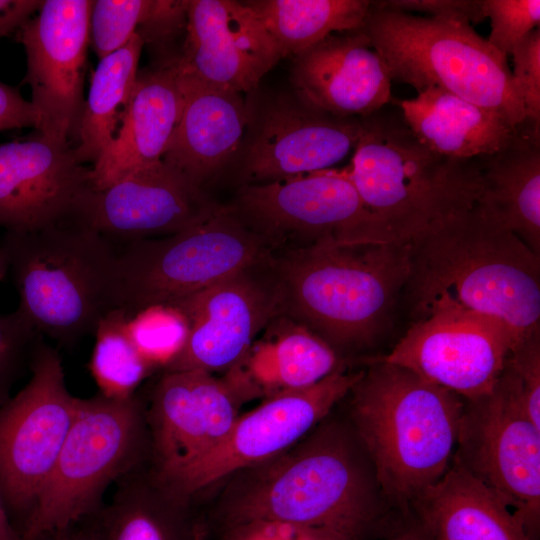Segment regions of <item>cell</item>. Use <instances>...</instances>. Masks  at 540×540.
<instances>
[{
	"instance_id": "obj_1",
	"label": "cell",
	"mask_w": 540,
	"mask_h": 540,
	"mask_svg": "<svg viewBox=\"0 0 540 540\" xmlns=\"http://www.w3.org/2000/svg\"><path fill=\"white\" fill-rule=\"evenodd\" d=\"M414 321L439 312L540 333V255L473 205L436 219L410 241L404 288Z\"/></svg>"
},
{
	"instance_id": "obj_2",
	"label": "cell",
	"mask_w": 540,
	"mask_h": 540,
	"mask_svg": "<svg viewBox=\"0 0 540 540\" xmlns=\"http://www.w3.org/2000/svg\"><path fill=\"white\" fill-rule=\"evenodd\" d=\"M238 495L207 523L270 519L321 529L342 540H379L391 521L371 461L355 432L324 424L258 466Z\"/></svg>"
},
{
	"instance_id": "obj_3",
	"label": "cell",
	"mask_w": 540,
	"mask_h": 540,
	"mask_svg": "<svg viewBox=\"0 0 540 540\" xmlns=\"http://www.w3.org/2000/svg\"><path fill=\"white\" fill-rule=\"evenodd\" d=\"M354 431L384 497L411 502L450 468L465 401L401 366L373 359L352 389Z\"/></svg>"
},
{
	"instance_id": "obj_4",
	"label": "cell",
	"mask_w": 540,
	"mask_h": 540,
	"mask_svg": "<svg viewBox=\"0 0 540 540\" xmlns=\"http://www.w3.org/2000/svg\"><path fill=\"white\" fill-rule=\"evenodd\" d=\"M283 315L338 350L372 345L410 272V242L321 243L272 254Z\"/></svg>"
},
{
	"instance_id": "obj_5",
	"label": "cell",
	"mask_w": 540,
	"mask_h": 540,
	"mask_svg": "<svg viewBox=\"0 0 540 540\" xmlns=\"http://www.w3.org/2000/svg\"><path fill=\"white\" fill-rule=\"evenodd\" d=\"M0 247L19 297L16 310L58 346L94 334L118 308V251L98 232L69 223L5 232Z\"/></svg>"
},
{
	"instance_id": "obj_6",
	"label": "cell",
	"mask_w": 540,
	"mask_h": 540,
	"mask_svg": "<svg viewBox=\"0 0 540 540\" xmlns=\"http://www.w3.org/2000/svg\"><path fill=\"white\" fill-rule=\"evenodd\" d=\"M361 122L348 174L390 241L410 242L436 219L474 205L475 158L434 153L397 117L376 112Z\"/></svg>"
},
{
	"instance_id": "obj_7",
	"label": "cell",
	"mask_w": 540,
	"mask_h": 540,
	"mask_svg": "<svg viewBox=\"0 0 540 540\" xmlns=\"http://www.w3.org/2000/svg\"><path fill=\"white\" fill-rule=\"evenodd\" d=\"M360 30L386 63L391 80L418 93L440 87L498 113L513 126L526 120L507 57L471 25L371 1Z\"/></svg>"
},
{
	"instance_id": "obj_8",
	"label": "cell",
	"mask_w": 540,
	"mask_h": 540,
	"mask_svg": "<svg viewBox=\"0 0 540 540\" xmlns=\"http://www.w3.org/2000/svg\"><path fill=\"white\" fill-rule=\"evenodd\" d=\"M150 458L145 408L136 394L80 398L22 539L75 524L104 502L106 490L120 477Z\"/></svg>"
},
{
	"instance_id": "obj_9",
	"label": "cell",
	"mask_w": 540,
	"mask_h": 540,
	"mask_svg": "<svg viewBox=\"0 0 540 540\" xmlns=\"http://www.w3.org/2000/svg\"><path fill=\"white\" fill-rule=\"evenodd\" d=\"M271 256L232 208L219 204L187 230L124 244L118 251V308L130 318L151 305H174Z\"/></svg>"
},
{
	"instance_id": "obj_10",
	"label": "cell",
	"mask_w": 540,
	"mask_h": 540,
	"mask_svg": "<svg viewBox=\"0 0 540 540\" xmlns=\"http://www.w3.org/2000/svg\"><path fill=\"white\" fill-rule=\"evenodd\" d=\"M80 398L65 382L61 357L42 340L27 384L0 407V497L21 535L54 468Z\"/></svg>"
},
{
	"instance_id": "obj_11",
	"label": "cell",
	"mask_w": 540,
	"mask_h": 540,
	"mask_svg": "<svg viewBox=\"0 0 540 540\" xmlns=\"http://www.w3.org/2000/svg\"><path fill=\"white\" fill-rule=\"evenodd\" d=\"M229 206L272 254L321 243L392 242L362 202L348 168L244 184Z\"/></svg>"
},
{
	"instance_id": "obj_12",
	"label": "cell",
	"mask_w": 540,
	"mask_h": 540,
	"mask_svg": "<svg viewBox=\"0 0 540 540\" xmlns=\"http://www.w3.org/2000/svg\"><path fill=\"white\" fill-rule=\"evenodd\" d=\"M535 540L540 516V428L527 416L506 365L493 390L466 400L454 458Z\"/></svg>"
},
{
	"instance_id": "obj_13",
	"label": "cell",
	"mask_w": 540,
	"mask_h": 540,
	"mask_svg": "<svg viewBox=\"0 0 540 540\" xmlns=\"http://www.w3.org/2000/svg\"><path fill=\"white\" fill-rule=\"evenodd\" d=\"M362 373L349 372L342 365L313 385L267 397L238 416L225 437L197 460L171 476L160 475L175 491L191 498L229 474L269 461L321 422Z\"/></svg>"
},
{
	"instance_id": "obj_14",
	"label": "cell",
	"mask_w": 540,
	"mask_h": 540,
	"mask_svg": "<svg viewBox=\"0 0 540 540\" xmlns=\"http://www.w3.org/2000/svg\"><path fill=\"white\" fill-rule=\"evenodd\" d=\"M525 338L494 317L439 312L414 321L393 349L377 359L473 400L493 390L509 354Z\"/></svg>"
},
{
	"instance_id": "obj_15",
	"label": "cell",
	"mask_w": 540,
	"mask_h": 540,
	"mask_svg": "<svg viewBox=\"0 0 540 540\" xmlns=\"http://www.w3.org/2000/svg\"><path fill=\"white\" fill-rule=\"evenodd\" d=\"M247 106L241 160L245 184L332 169L355 150L362 133L361 118L335 116L297 95H274Z\"/></svg>"
},
{
	"instance_id": "obj_16",
	"label": "cell",
	"mask_w": 540,
	"mask_h": 540,
	"mask_svg": "<svg viewBox=\"0 0 540 540\" xmlns=\"http://www.w3.org/2000/svg\"><path fill=\"white\" fill-rule=\"evenodd\" d=\"M91 0H45L18 31L26 53L23 82L31 88L35 130L70 142L77 137L85 100Z\"/></svg>"
},
{
	"instance_id": "obj_17",
	"label": "cell",
	"mask_w": 540,
	"mask_h": 540,
	"mask_svg": "<svg viewBox=\"0 0 540 540\" xmlns=\"http://www.w3.org/2000/svg\"><path fill=\"white\" fill-rule=\"evenodd\" d=\"M272 257V256H271ZM271 258L245 268L174 305L188 336L164 371H227L245 357L257 336L282 313Z\"/></svg>"
},
{
	"instance_id": "obj_18",
	"label": "cell",
	"mask_w": 540,
	"mask_h": 540,
	"mask_svg": "<svg viewBox=\"0 0 540 540\" xmlns=\"http://www.w3.org/2000/svg\"><path fill=\"white\" fill-rule=\"evenodd\" d=\"M218 206L203 188L160 161L104 189L90 187L69 223L124 245L187 230L209 217Z\"/></svg>"
},
{
	"instance_id": "obj_19",
	"label": "cell",
	"mask_w": 540,
	"mask_h": 540,
	"mask_svg": "<svg viewBox=\"0 0 540 540\" xmlns=\"http://www.w3.org/2000/svg\"><path fill=\"white\" fill-rule=\"evenodd\" d=\"M91 187L69 142L38 131L0 143V227L33 232L67 224Z\"/></svg>"
},
{
	"instance_id": "obj_20",
	"label": "cell",
	"mask_w": 540,
	"mask_h": 540,
	"mask_svg": "<svg viewBox=\"0 0 540 540\" xmlns=\"http://www.w3.org/2000/svg\"><path fill=\"white\" fill-rule=\"evenodd\" d=\"M231 382L204 370L164 371L145 410L151 460L171 476L209 451L238 418Z\"/></svg>"
},
{
	"instance_id": "obj_21",
	"label": "cell",
	"mask_w": 540,
	"mask_h": 540,
	"mask_svg": "<svg viewBox=\"0 0 540 540\" xmlns=\"http://www.w3.org/2000/svg\"><path fill=\"white\" fill-rule=\"evenodd\" d=\"M283 58L255 11L233 0H190L179 68L240 94L254 92Z\"/></svg>"
},
{
	"instance_id": "obj_22",
	"label": "cell",
	"mask_w": 540,
	"mask_h": 540,
	"mask_svg": "<svg viewBox=\"0 0 540 540\" xmlns=\"http://www.w3.org/2000/svg\"><path fill=\"white\" fill-rule=\"evenodd\" d=\"M293 60L295 95L335 116L364 118L392 99L387 65L360 29L331 34Z\"/></svg>"
},
{
	"instance_id": "obj_23",
	"label": "cell",
	"mask_w": 540,
	"mask_h": 540,
	"mask_svg": "<svg viewBox=\"0 0 540 540\" xmlns=\"http://www.w3.org/2000/svg\"><path fill=\"white\" fill-rule=\"evenodd\" d=\"M113 486L109 501L72 525L77 540H204L192 499L170 487L151 458Z\"/></svg>"
},
{
	"instance_id": "obj_24",
	"label": "cell",
	"mask_w": 540,
	"mask_h": 540,
	"mask_svg": "<svg viewBox=\"0 0 540 540\" xmlns=\"http://www.w3.org/2000/svg\"><path fill=\"white\" fill-rule=\"evenodd\" d=\"M177 68L182 106L162 161L203 188L241 148L248 106L242 94Z\"/></svg>"
},
{
	"instance_id": "obj_25",
	"label": "cell",
	"mask_w": 540,
	"mask_h": 540,
	"mask_svg": "<svg viewBox=\"0 0 540 540\" xmlns=\"http://www.w3.org/2000/svg\"><path fill=\"white\" fill-rule=\"evenodd\" d=\"M182 106L176 59L139 71L120 126L90 168V184L101 190L124 176L162 161Z\"/></svg>"
},
{
	"instance_id": "obj_26",
	"label": "cell",
	"mask_w": 540,
	"mask_h": 540,
	"mask_svg": "<svg viewBox=\"0 0 540 540\" xmlns=\"http://www.w3.org/2000/svg\"><path fill=\"white\" fill-rule=\"evenodd\" d=\"M475 161L476 209L540 255V124L526 119L509 144Z\"/></svg>"
},
{
	"instance_id": "obj_27",
	"label": "cell",
	"mask_w": 540,
	"mask_h": 540,
	"mask_svg": "<svg viewBox=\"0 0 540 540\" xmlns=\"http://www.w3.org/2000/svg\"><path fill=\"white\" fill-rule=\"evenodd\" d=\"M429 540H533L512 511L455 460L410 504Z\"/></svg>"
},
{
	"instance_id": "obj_28",
	"label": "cell",
	"mask_w": 540,
	"mask_h": 540,
	"mask_svg": "<svg viewBox=\"0 0 540 540\" xmlns=\"http://www.w3.org/2000/svg\"><path fill=\"white\" fill-rule=\"evenodd\" d=\"M263 333L241 362L227 372L244 400L308 387L343 365L327 342L283 314Z\"/></svg>"
},
{
	"instance_id": "obj_29",
	"label": "cell",
	"mask_w": 540,
	"mask_h": 540,
	"mask_svg": "<svg viewBox=\"0 0 540 540\" xmlns=\"http://www.w3.org/2000/svg\"><path fill=\"white\" fill-rule=\"evenodd\" d=\"M400 107L403 121L421 144L456 160L500 150L515 138L520 126L436 86L402 101Z\"/></svg>"
},
{
	"instance_id": "obj_30",
	"label": "cell",
	"mask_w": 540,
	"mask_h": 540,
	"mask_svg": "<svg viewBox=\"0 0 540 540\" xmlns=\"http://www.w3.org/2000/svg\"><path fill=\"white\" fill-rule=\"evenodd\" d=\"M143 47L142 39L135 33L123 47L99 59L74 147L81 163L93 165L113 140L138 77Z\"/></svg>"
},
{
	"instance_id": "obj_31",
	"label": "cell",
	"mask_w": 540,
	"mask_h": 540,
	"mask_svg": "<svg viewBox=\"0 0 540 540\" xmlns=\"http://www.w3.org/2000/svg\"><path fill=\"white\" fill-rule=\"evenodd\" d=\"M246 3L259 16L282 57L295 58L327 36L362 28L371 1L255 0Z\"/></svg>"
},
{
	"instance_id": "obj_32",
	"label": "cell",
	"mask_w": 540,
	"mask_h": 540,
	"mask_svg": "<svg viewBox=\"0 0 540 540\" xmlns=\"http://www.w3.org/2000/svg\"><path fill=\"white\" fill-rule=\"evenodd\" d=\"M128 316L117 308L99 322L89 368L99 388L108 398L135 395L140 383L153 371L142 358L127 332Z\"/></svg>"
},
{
	"instance_id": "obj_33",
	"label": "cell",
	"mask_w": 540,
	"mask_h": 540,
	"mask_svg": "<svg viewBox=\"0 0 540 540\" xmlns=\"http://www.w3.org/2000/svg\"><path fill=\"white\" fill-rule=\"evenodd\" d=\"M127 332L134 346L153 369L163 370L183 348L188 336V322L171 305H151L127 320Z\"/></svg>"
},
{
	"instance_id": "obj_34",
	"label": "cell",
	"mask_w": 540,
	"mask_h": 540,
	"mask_svg": "<svg viewBox=\"0 0 540 540\" xmlns=\"http://www.w3.org/2000/svg\"><path fill=\"white\" fill-rule=\"evenodd\" d=\"M153 0H93L89 43L101 59L123 47L146 18Z\"/></svg>"
},
{
	"instance_id": "obj_35",
	"label": "cell",
	"mask_w": 540,
	"mask_h": 540,
	"mask_svg": "<svg viewBox=\"0 0 540 540\" xmlns=\"http://www.w3.org/2000/svg\"><path fill=\"white\" fill-rule=\"evenodd\" d=\"M43 336L17 311L0 314V407L26 374Z\"/></svg>"
},
{
	"instance_id": "obj_36",
	"label": "cell",
	"mask_w": 540,
	"mask_h": 540,
	"mask_svg": "<svg viewBox=\"0 0 540 540\" xmlns=\"http://www.w3.org/2000/svg\"><path fill=\"white\" fill-rule=\"evenodd\" d=\"M485 17L490 19L487 39L505 57L534 29L539 28V0H483Z\"/></svg>"
},
{
	"instance_id": "obj_37",
	"label": "cell",
	"mask_w": 540,
	"mask_h": 540,
	"mask_svg": "<svg viewBox=\"0 0 540 540\" xmlns=\"http://www.w3.org/2000/svg\"><path fill=\"white\" fill-rule=\"evenodd\" d=\"M217 540H342L327 531L270 519L205 524V535Z\"/></svg>"
},
{
	"instance_id": "obj_38",
	"label": "cell",
	"mask_w": 540,
	"mask_h": 540,
	"mask_svg": "<svg viewBox=\"0 0 540 540\" xmlns=\"http://www.w3.org/2000/svg\"><path fill=\"white\" fill-rule=\"evenodd\" d=\"M529 419L540 428V333L523 339L506 360Z\"/></svg>"
},
{
	"instance_id": "obj_39",
	"label": "cell",
	"mask_w": 540,
	"mask_h": 540,
	"mask_svg": "<svg viewBox=\"0 0 540 540\" xmlns=\"http://www.w3.org/2000/svg\"><path fill=\"white\" fill-rule=\"evenodd\" d=\"M513 81L520 94L526 119L540 124V29L532 30L512 53Z\"/></svg>"
},
{
	"instance_id": "obj_40",
	"label": "cell",
	"mask_w": 540,
	"mask_h": 540,
	"mask_svg": "<svg viewBox=\"0 0 540 540\" xmlns=\"http://www.w3.org/2000/svg\"><path fill=\"white\" fill-rule=\"evenodd\" d=\"M188 1L153 0L152 6L138 27L143 46L163 48L186 26Z\"/></svg>"
},
{
	"instance_id": "obj_41",
	"label": "cell",
	"mask_w": 540,
	"mask_h": 540,
	"mask_svg": "<svg viewBox=\"0 0 540 540\" xmlns=\"http://www.w3.org/2000/svg\"><path fill=\"white\" fill-rule=\"evenodd\" d=\"M384 7L408 13L421 12L429 17L467 23H479L485 17L483 0H389L378 1Z\"/></svg>"
},
{
	"instance_id": "obj_42",
	"label": "cell",
	"mask_w": 540,
	"mask_h": 540,
	"mask_svg": "<svg viewBox=\"0 0 540 540\" xmlns=\"http://www.w3.org/2000/svg\"><path fill=\"white\" fill-rule=\"evenodd\" d=\"M36 112L30 101L26 100L17 88L0 81V132L34 127Z\"/></svg>"
},
{
	"instance_id": "obj_43",
	"label": "cell",
	"mask_w": 540,
	"mask_h": 540,
	"mask_svg": "<svg viewBox=\"0 0 540 540\" xmlns=\"http://www.w3.org/2000/svg\"><path fill=\"white\" fill-rule=\"evenodd\" d=\"M43 1L0 0V39L17 32L37 13Z\"/></svg>"
},
{
	"instance_id": "obj_44",
	"label": "cell",
	"mask_w": 540,
	"mask_h": 540,
	"mask_svg": "<svg viewBox=\"0 0 540 540\" xmlns=\"http://www.w3.org/2000/svg\"><path fill=\"white\" fill-rule=\"evenodd\" d=\"M379 540H429L421 526L411 519L396 532Z\"/></svg>"
},
{
	"instance_id": "obj_45",
	"label": "cell",
	"mask_w": 540,
	"mask_h": 540,
	"mask_svg": "<svg viewBox=\"0 0 540 540\" xmlns=\"http://www.w3.org/2000/svg\"><path fill=\"white\" fill-rule=\"evenodd\" d=\"M0 540H23L13 527L0 497Z\"/></svg>"
},
{
	"instance_id": "obj_46",
	"label": "cell",
	"mask_w": 540,
	"mask_h": 540,
	"mask_svg": "<svg viewBox=\"0 0 540 540\" xmlns=\"http://www.w3.org/2000/svg\"><path fill=\"white\" fill-rule=\"evenodd\" d=\"M31 540H77L73 526L43 532Z\"/></svg>"
},
{
	"instance_id": "obj_47",
	"label": "cell",
	"mask_w": 540,
	"mask_h": 540,
	"mask_svg": "<svg viewBox=\"0 0 540 540\" xmlns=\"http://www.w3.org/2000/svg\"><path fill=\"white\" fill-rule=\"evenodd\" d=\"M8 275V261L5 252L0 247V282Z\"/></svg>"
}]
</instances>
